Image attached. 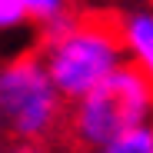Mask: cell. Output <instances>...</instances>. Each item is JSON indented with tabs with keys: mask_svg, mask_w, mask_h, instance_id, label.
Wrapping results in <instances>:
<instances>
[{
	"mask_svg": "<svg viewBox=\"0 0 153 153\" xmlns=\"http://www.w3.org/2000/svg\"><path fill=\"white\" fill-rule=\"evenodd\" d=\"M146 120H153V76L137 60L117 67L87 97H80L67 133L73 146H107L117 133Z\"/></svg>",
	"mask_w": 153,
	"mask_h": 153,
	"instance_id": "2",
	"label": "cell"
},
{
	"mask_svg": "<svg viewBox=\"0 0 153 153\" xmlns=\"http://www.w3.org/2000/svg\"><path fill=\"white\" fill-rule=\"evenodd\" d=\"M130 17L117 10H80L73 17H53L47 33V73L67 100L87 97L107 73H113L117 53L130 47Z\"/></svg>",
	"mask_w": 153,
	"mask_h": 153,
	"instance_id": "1",
	"label": "cell"
},
{
	"mask_svg": "<svg viewBox=\"0 0 153 153\" xmlns=\"http://www.w3.org/2000/svg\"><path fill=\"white\" fill-rule=\"evenodd\" d=\"M126 33H130V47H133V53L137 60L150 70L153 76V17H130V23H126Z\"/></svg>",
	"mask_w": 153,
	"mask_h": 153,
	"instance_id": "4",
	"label": "cell"
},
{
	"mask_svg": "<svg viewBox=\"0 0 153 153\" xmlns=\"http://www.w3.org/2000/svg\"><path fill=\"white\" fill-rule=\"evenodd\" d=\"M60 97L63 93L50 80L47 63H40V53H23L0 70V110L23 143L43 146V140L60 133Z\"/></svg>",
	"mask_w": 153,
	"mask_h": 153,
	"instance_id": "3",
	"label": "cell"
},
{
	"mask_svg": "<svg viewBox=\"0 0 153 153\" xmlns=\"http://www.w3.org/2000/svg\"><path fill=\"white\" fill-rule=\"evenodd\" d=\"M23 17H30L27 7H23V0H0V27H13Z\"/></svg>",
	"mask_w": 153,
	"mask_h": 153,
	"instance_id": "7",
	"label": "cell"
},
{
	"mask_svg": "<svg viewBox=\"0 0 153 153\" xmlns=\"http://www.w3.org/2000/svg\"><path fill=\"white\" fill-rule=\"evenodd\" d=\"M103 153H153V120L117 133L103 146Z\"/></svg>",
	"mask_w": 153,
	"mask_h": 153,
	"instance_id": "5",
	"label": "cell"
},
{
	"mask_svg": "<svg viewBox=\"0 0 153 153\" xmlns=\"http://www.w3.org/2000/svg\"><path fill=\"white\" fill-rule=\"evenodd\" d=\"M13 153H43V146H33V143H27V146H20V150H13Z\"/></svg>",
	"mask_w": 153,
	"mask_h": 153,
	"instance_id": "8",
	"label": "cell"
},
{
	"mask_svg": "<svg viewBox=\"0 0 153 153\" xmlns=\"http://www.w3.org/2000/svg\"><path fill=\"white\" fill-rule=\"evenodd\" d=\"M0 113H4V110H0Z\"/></svg>",
	"mask_w": 153,
	"mask_h": 153,
	"instance_id": "9",
	"label": "cell"
},
{
	"mask_svg": "<svg viewBox=\"0 0 153 153\" xmlns=\"http://www.w3.org/2000/svg\"><path fill=\"white\" fill-rule=\"evenodd\" d=\"M23 7H27L30 17L53 20V17H60V10H63V0H23Z\"/></svg>",
	"mask_w": 153,
	"mask_h": 153,
	"instance_id": "6",
	"label": "cell"
}]
</instances>
